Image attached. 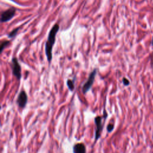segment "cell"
<instances>
[{"label": "cell", "instance_id": "obj_1", "mask_svg": "<svg viewBox=\"0 0 153 153\" xmlns=\"http://www.w3.org/2000/svg\"><path fill=\"white\" fill-rule=\"evenodd\" d=\"M59 30V24L58 23L54 24L53 27L52 28L50 31L49 32V34L47 38V41L46 43L45 52L47 58V61H49V63H50V62L52 60L53 47L55 43L56 37L58 33Z\"/></svg>", "mask_w": 153, "mask_h": 153}, {"label": "cell", "instance_id": "obj_2", "mask_svg": "<svg viewBox=\"0 0 153 153\" xmlns=\"http://www.w3.org/2000/svg\"><path fill=\"white\" fill-rule=\"evenodd\" d=\"M96 73H97V69H94V70L90 74L89 77H88L86 82L84 84L82 87V92L83 94H86L87 92H88L91 89V88L95 82Z\"/></svg>", "mask_w": 153, "mask_h": 153}, {"label": "cell", "instance_id": "obj_3", "mask_svg": "<svg viewBox=\"0 0 153 153\" xmlns=\"http://www.w3.org/2000/svg\"><path fill=\"white\" fill-rule=\"evenodd\" d=\"M11 67L13 75L16 77L18 80H20L22 77V68L18 59L16 58H13L12 59Z\"/></svg>", "mask_w": 153, "mask_h": 153}, {"label": "cell", "instance_id": "obj_4", "mask_svg": "<svg viewBox=\"0 0 153 153\" xmlns=\"http://www.w3.org/2000/svg\"><path fill=\"white\" fill-rule=\"evenodd\" d=\"M105 117V114H103V116H98L95 118V123L96 126V132H95V142L97 141L101 136V133L103 128V124L102 123V119Z\"/></svg>", "mask_w": 153, "mask_h": 153}, {"label": "cell", "instance_id": "obj_5", "mask_svg": "<svg viewBox=\"0 0 153 153\" xmlns=\"http://www.w3.org/2000/svg\"><path fill=\"white\" fill-rule=\"evenodd\" d=\"M16 12V9L14 7H10V9L3 12L1 14V22H7L10 21L13 17Z\"/></svg>", "mask_w": 153, "mask_h": 153}, {"label": "cell", "instance_id": "obj_6", "mask_svg": "<svg viewBox=\"0 0 153 153\" xmlns=\"http://www.w3.org/2000/svg\"><path fill=\"white\" fill-rule=\"evenodd\" d=\"M28 102V95L25 91L22 90L20 92L17 99V103L18 106L21 108H25Z\"/></svg>", "mask_w": 153, "mask_h": 153}, {"label": "cell", "instance_id": "obj_7", "mask_svg": "<svg viewBox=\"0 0 153 153\" xmlns=\"http://www.w3.org/2000/svg\"><path fill=\"white\" fill-rule=\"evenodd\" d=\"M74 153H86V149L84 144L83 143H78L73 147Z\"/></svg>", "mask_w": 153, "mask_h": 153}, {"label": "cell", "instance_id": "obj_8", "mask_svg": "<svg viewBox=\"0 0 153 153\" xmlns=\"http://www.w3.org/2000/svg\"><path fill=\"white\" fill-rule=\"evenodd\" d=\"M75 81V78H74L73 80H68L67 82V86L70 91H73L75 88V84L74 82Z\"/></svg>", "mask_w": 153, "mask_h": 153}, {"label": "cell", "instance_id": "obj_9", "mask_svg": "<svg viewBox=\"0 0 153 153\" xmlns=\"http://www.w3.org/2000/svg\"><path fill=\"white\" fill-rule=\"evenodd\" d=\"M19 30V28H17L13 29L9 34H8V37H9V38H14L17 35Z\"/></svg>", "mask_w": 153, "mask_h": 153}, {"label": "cell", "instance_id": "obj_10", "mask_svg": "<svg viewBox=\"0 0 153 153\" xmlns=\"http://www.w3.org/2000/svg\"><path fill=\"white\" fill-rule=\"evenodd\" d=\"M10 43V41H7V40H5V41H4L1 43V46H0V53H2L3 50L5 49V48L6 47H7L8 46H9Z\"/></svg>", "mask_w": 153, "mask_h": 153}, {"label": "cell", "instance_id": "obj_11", "mask_svg": "<svg viewBox=\"0 0 153 153\" xmlns=\"http://www.w3.org/2000/svg\"><path fill=\"white\" fill-rule=\"evenodd\" d=\"M114 124H111V123L108 124L107 126V131L108 132H111L112 131L114 130Z\"/></svg>", "mask_w": 153, "mask_h": 153}, {"label": "cell", "instance_id": "obj_12", "mask_svg": "<svg viewBox=\"0 0 153 153\" xmlns=\"http://www.w3.org/2000/svg\"><path fill=\"white\" fill-rule=\"evenodd\" d=\"M123 84L125 86H128L130 84V82H129V80L128 79H127L126 78L124 77L123 78Z\"/></svg>", "mask_w": 153, "mask_h": 153}, {"label": "cell", "instance_id": "obj_13", "mask_svg": "<svg viewBox=\"0 0 153 153\" xmlns=\"http://www.w3.org/2000/svg\"><path fill=\"white\" fill-rule=\"evenodd\" d=\"M152 45L153 46V38H152Z\"/></svg>", "mask_w": 153, "mask_h": 153}]
</instances>
